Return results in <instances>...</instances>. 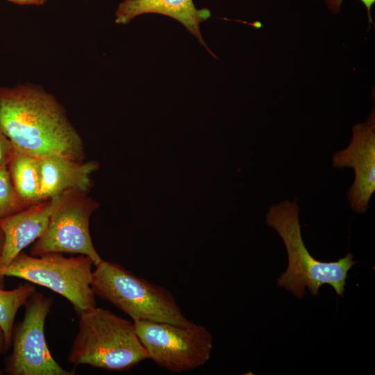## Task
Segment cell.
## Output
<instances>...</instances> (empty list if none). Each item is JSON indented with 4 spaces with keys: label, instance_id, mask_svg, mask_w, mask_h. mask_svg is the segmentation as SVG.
<instances>
[{
    "label": "cell",
    "instance_id": "cell-1",
    "mask_svg": "<svg viewBox=\"0 0 375 375\" xmlns=\"http://www.w3.org/2000/svg\"><path fill=\"white\" fill-rule=\"evenodd\" d=\"M0 131L14 149L39 158L51 155L85 158L82 138L65 108L39 85L0 87Z\"/></svg>",
    "mask_w": 375,
    "mask_h": 375
},
{
    "label": "cell",
    "instance_id": "cell-2",
    "mask_svg": "<svg viewBox=\"0 0 375 375\" xmlns=\"http://www.w3.org/2000/svg\"><path fill=\"white\" fill-rule=\"evenodd\" d=\"M299 208L294 199L272 205L266 215V223L282 238L288 258L287 270L278 279V285L290 290L298 299L306 294L317 296L320 287L330 285L336 294L343 297L348 272L356 264L348 252L335 262H322L312 257L306 249L301 233Z\"/></svg>",
    "mask_w": 375,
    "mask_h": 375
},
{
    "label": "cell",
    "instance_id": "cell-3",
    "mask_svg": "<svg viewBox=\"0 0 375 375\" xmlns=\"http://www.w3.org/2000/svg\"><path fill=\"white\" fill-rule=\"evenodd\" d=\"M78 313V329L69 362L124 371L148 359L133 321L96 306Z\"/></svg>",
    "mask_w": 375,
    "mask_h": 375
},
{
    "label": "cell",
    "instance_id": "cell-4",
    "mask_svg": "<svg viewBox=\"0 0 375 375\" xmlns=\"http://www.w3.org/2000/svg\"><path fill=\"white\" fill-rule=\"evenodd\" d=\"M90 283L94 295L112 303L132 321L149 320L187 326L192 324L166 288L135 276L122 266L102 260Z\"/></svg>",
    "mask_w": 375,
    "mask_h": 375
},
{
    "label": "cell",
    "instance_id": "cell-5",
    "mask_svg": "<svg viewBox=\"0 0 375 375\" xmlns=\"http://www.w3.org/2000/svg\"><path fill=\"white\" fill-rule=\"evenodd\" d=\"M92 260L84 255L65 257L60 253L41 256L20 252L0 268V285L6 276L44 286L67 299L78 312L96 306L90 283Z\"/></svg>",
    "mask_w": 375,
    "mask_h": 375
},
{
    "label": "cell",
    "instance_id": "cell-6",
    "mask_svg": "<svg viewBox=\"0 0 375 375\" xmlns=\"http://www.w3.org/2000/svg\"><path fill=\"white\" fill-rule=\"evenodd\" d=\"M148 359L169 372L200 367L210 359L212 338L201 324L187 326L149 320L133 321Z\"/></svg>",
    "mask_w": 375,
    "mask_h": 375
},
{
    "label": "cell",
    "instance_id": "cell-7",
    "mask_svg": "<svg viewBox=\"0 0 375 375\" xmlns=\"http://www.w3.org/2000/svg\"><path fill=\"white\" fill-rule=\"evenodd\" d=\"M52 199L47 227L33 242L30 254L73 253L89 257L94 266L101 262L89 230L90 217L98 203L87 193L76 190H65Z\"/></svg>",
    "mask_w": 375,
    "mask_h": 375
},
{
    "label": "cell",
    "instance_id": "cell-8",
    "mask_svg": "<svg viewBox=\"0 0 375 375\" xmlns=\"http://www.w3.org/2000/svg\"><path fill=\"white\" fill-rule=\"evenodd\" d=\"M53 299L35 292L26 301L22 322L13 329L12 351L6 370L10 375H72L53 358L44 336V324Z\"/></svg>",
    "mask_w": 375,
    "mask_h": 375
},
{
    "label": "cell",
    "instance_id": "cell-9",
    "mask_svg": "<svg viewBox=\"0 0 375 375\" xmlns=\"http://www.w3.org/2000/svg\"><path fill=\"white\" fill-rule=\"evenodd\" d=\"M349 144L333 155L335 168L352 167L354 181L347 192L351 209L358 213L365 212L375 190V110L374 108L362 124L352 128Z\"/></svg>",
    "mask_w": 375,
    "mask_h": 375
},
{
    "label": "cell",
    "instance_id": "cell-10",
    "mask_svg": "<svg viewBox=\"0 0 375 375\" xmlns=\"http://www.w3.org/2000/svg\"><path fill=\"white\" fill-rule=\"evenodd\" d=\"M40 200L51 199L67 190L88 193L92 187L91 174L98 169L96 161H84L64 155L40 158Z\"/></svg>",
    "mask_w": 375,
    "mask_h": 375
},
{
    "label": "cell",
    "instance_id": "cell-11",
    "mask_svg": "<svg viewBox=\"0 0 375 375\" xmlns=\"http://www.w3.org/2000/svg\"><path fill=\"white\" fill-rule=\"evenodd\" d=\"M52 207L51 198L0 219V228L4 235L0 268L8 265L24 249L43 235Z\"/></svg>",
    "mask_w": 375,
    "mask_h": 375
},
{
    "label": "cell",
    "instance_id": "cell-12",
    "mask_svg": "<svg viewBox=\"0 0 375 375\" xmlns=\"http://www.w3.org/2000/svg\"><path fill=\"white\" fill-rule=\"evenodd\" d=\"M150 13L177 20L215 56L206 45L200 31V24L210 17V11L197 8L193 0H124L115 10V22L126 25L138 16Z\"/></svg>",
    "mask_w": 375,
    "mask_h": 375
},
{
    "label": "cell",
    "instance_id": "cell-13",
    "mask_svg": "<svg viewBox=\"0 0 375 375\" xmlns=\"http://www.w3.org/2000/svg\"><path fill=\"white\" fill-rule=\"evenodd\" d=\"M7 165L14 188L25 204L41 201L40 158L14 149Z\"/></svg>",
    "mask_w": 375,
    "mask_h": 375
},
{
    "label": "cell",
    "instance_id": "cell-14",
    "mask_svg": "<svg viewBox=\"0 0 375 375\" xmlns=\"http://www.w3.org/2000/svg\"><path fill=\"white\" fill-rule=\"evenodd\" d=\"M35 292V288L31 283H21L10 290L0 288V326L3 333L6 351L11 345L16 314Z\"/></svg>",
    "mask_w": 375,
    "mask_h": 375
},
{
    "label": "cell",
    "instance_id": "cell-15",
    "mask_svg": "<svg viewBox=\"0 0 375 375\" xmlns=\"http://www.w3.org/2000/svg\"><path fill=\"white\" fill-rule=\"evenodd\" d=\"M29 206L21 199L12 183L8 165L0 167V219Z\"/></svg>",
    "mask_w": 375,
    "mask_h": 375
},
{
    "label": "cell",
    "instance_id": "cell-16",
    "mask_svg": "<svg viewBox=\"0 0 375 375\" xmlns=\"http://www.w3.org/2000/svg\"><path fill=\"white\" fill-rule=\"evenodd\" d=\"M13 150L10 140L0 131V167L8 165Z\"/></svg>",
    "mask_w": 375,
    "mask_h": 375
},
{
    "label": "cell",
    "instance_id": "cell-17",
    "mask_svg": "<svg viewBox=\"0 0 375 375\" xmlns=\"http://www.w3.org/2000/svg\"><path fill=\"white\" fill-rule=\"evenodd\" d=\"M324 1L328 9L330 11H331L333 14H338L340 12L343 0H324ZM360 1L365 6L367 10V16L369 18V24H372V19L371 16V9L375 3V0H360Z\"/></svg>",
    "mask_w": 375,
    "mask_h": 375
},
{
    "label": "cell",
    "instance_id": "cell-18",
    "mask_svg": "<svg viewBox=\"0 0 375 375\" xmlns=\"http://www.w3.org/2000/svg\"><path fill=\"white\" fill-rule=\"evenodd\" d=\"M12 3L19 6H42L44 5L47 0H7Z\"/></svg>",
    "mask_w": 375,
    "mask_h": 375
},
{
    "label": "cell",
    "instance_id": "cell-19",
    "mask_svg": "<svg viewBox=\"0 0 375 375\" xmlns=\"http://www.w3.org/2000/svg\"><path fill=\"white\" fill-rule=\"evenodd\" d=\"M6 351L4 335L0 326V355L3 354Z\"/></svg>",
    "mask_w": 375,
    "mask_h": 375
},
{
    "label": "cell",
    "instance_id": "cell-20",
    "mask_svg": "<svg viewBox=\"0 0 375 375\" xmlns=\"http://www.w3.org/2000/svg\"><path fill=\"white\" fill-rule=\"evenodd\" d=\"M3 242H4V235H3V231H1L0 228V259L2 254V251H3Z\"/></svg>",
    "mask_w": 375,
    "mask_h": 375
},
{
    "label": "cell",
    "instance_id": "cell-21",
    "mask_svg": "<svg viewBox=\"0 0 375 375\" xmlns=\"http://www.w3.org/2000/svg\"><path fill=\"white\" fill-rule=\"evenodd\" d=\"M0 374H1V372H0Z\"/></svg>",
    "mask_w": 375,
    "mask_h": 375
}]
</instances>
